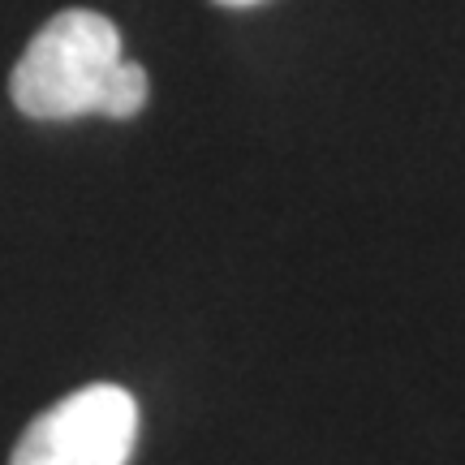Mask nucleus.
Returning <instances> with one entry per match:
<instances>
[{
    "label": "nucleus",
    "mask_w": 465,
    "mask_h": 465,
    "mask_svg": "<svg viewBox=\"0 0 465 465\" xmlns=\"http://www.w3.org/2000/svg\"><path fill=\"white\" fill-rule=\"evenodd\" d=\"M216 5H224V9H250V5H259V0H216Z\"/></svg>",
    "instance_id": "7ed1b4c3"
},
{
    "label": "nucleus",
    "mask_w": 465,
    "mask_h": 465,
    "mask_svg": "<svg viewBox=\"0 0 465 465\" xmlns=\"http://www.w3.org/2000/svg\"><path fill=\"white\" fill-rule=\"evenodd\" d=\"M138 401L121 383H86L22 431L9 465H130Z\"/></svg>",
    "instance_id": "f03ea898"
},
{
    "label": "nucleus",
    "mask_w": 465,
    "mask_h": 465,
    "mask_svg": "<svg viewBox=\"0 0 465 465\" xmlns=\"http://www.w3.org/2000/svg\"><path fill=\"white\" fill-rule=\"evenodd\" d=\"M147 91V69L125 61L121 31L95 9L52 14L9 74V95L31 121H125L143 113Z\"/></svg>",
    "instance_id": "f257e3e1"
}]
</instances>
